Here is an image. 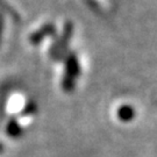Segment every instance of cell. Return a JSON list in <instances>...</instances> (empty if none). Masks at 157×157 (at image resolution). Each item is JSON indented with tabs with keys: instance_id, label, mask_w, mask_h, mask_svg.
<instances>
[{
	"instance_id": "6da1fadb",
	"label": "cell",
	"mask_w": 157,
	"mask_h": 157,
	"mask_svg": "<svg viewBox=\"0 0 157 157\" xmlns=\"http://www.w3.org/2000/svg\"><path fill=\"white\" fill-rule=\"evenodd\" d=\"M119 114H120V118L124 119V120H129V119L133 118V111L130 107H122L120 109Z\"/></svg>"
},
{
	"instance_id": "7a4b0ae2",
	"label": "cell",
	"mask_w": 157,
	"mask_h": 157,
	"mask_svg": "<svg viewBox=\"0 0 157 157\" xmlns=\"http://www.w3.org/2000/svg\"><path fill=\"white\" fill-rule=\"evenodd\" d=\"M7 132H8V134L11 135V136H17V135L20 134V129L17 127V122L11 121L10 124L7 126Z\"/></svg>"
},
{
	"instance_id": "3957f363",
	"label": "cell",
	"mask_w": 157,
	"mask_h": 157,
	"mask_svg": "<svg viewBox=\"0 0 157 157\" xmlns=\"http://www.w3.org/2000/svg\"><path fill=\"white\" fill-rule=\"evenodd\" d=\"M2 26H4V22H2V17L0 15V37H1V33H2Z\"/></svg>"
},
{
	"instance_id": "277c9868",
	"label": "cell",
	"mask_w": 157,
	"mask_h": 157,
	"mask_svg": "<svg viewBox=\"0 0 157 157\" xmlns=\"http://www.w3.org/2000/svg\"><path fill=\"white\" fill-rule=\"evenodd\" d=\"M2 150H4V147H2V144H1V143H0V152L2 151Z\"/></svg>"
}]
</instances>
